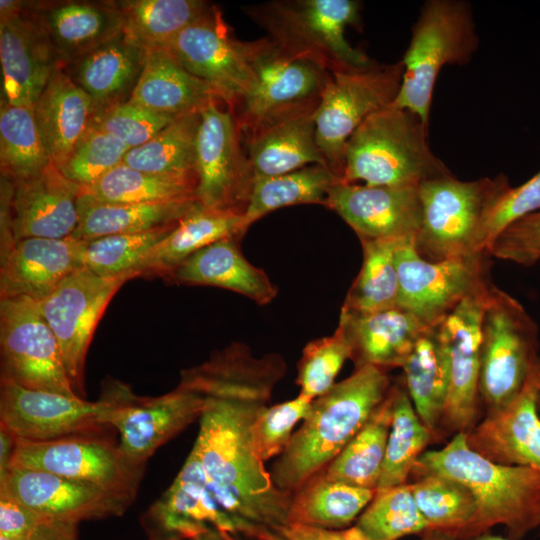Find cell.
I'll use <instances>...</instances> for the list:
<instances>
[{
    "label": "cell",
    "instance_id": "38",
    "mask_svg": "<svg viewBox=\"0 0 540 540\" xmlns=\"http://www.w3.org/2000/svg\"><path fill=\"white\" fill-rule=\"evenodd\" d=\"M122 17L123 35L149 50L165 48L212 5L202 0L114 1Z\"/></svg>",
    "mask_w": 540,
    "mask_h": 540
},
{
    "label": "cell",
    "instance_id": "49",
    "mask_svg": "<svg viewBox=\"0 0 540 540\" xmlns=\"http://www.w3.org/2000/svg\"><path fill=\"white\" fill-rule=\"evenodd\" d=\"M352 350L341 327L330 336L315 339L303 348L296 383L300 395L314 400L328 392Z\"/></svg>",
    "mask_w": 540,
    "mask_h": 540
},
{
    "label": "cell",
    "instance_id": "52",
    "mask_svg": "<svg viewBox=\"0 0 540 540\" xmlns=\"http://www.w3.org/2000/svg\"><path fill=\"white\" fill-rule=\"evenodd\" d=\"M313 400L302 395L267 406L252 427L253 448L263 462L280 456L288 446L294 426L308 414Z\"/></svg>",
    "mask_w": 540,
    "mask_h": 540
},
{
    "label": "cell",
    "instance_id": "51",
    "mask_svg": "<svg viewBox=\"0 0 540 540\" xmlns=\"http://www.w3.org/2000/svg\"><path fill=\"white\" fill-rule=\"evenodd\" d=\"M177 117L127 100L98 110L93 121L133 149L148 142Z\"/></svg>",
    "mask_w": 540,
    "mask_h": 540
},
{
    "label": "cell",
    "instance_id": "39",
    "mask_svg": "<svg viewBox=\"0 0 540 540\" xmlns=\"http://www.w3.org/2000/svg\"><path fill=\"white\" fill-rule=\"evenodd\" d=\"M391 387L367 423L322 471L326 479L376 490L392 421Z\"/></svg>",
    "mask_w": 540,
    "mask_h": 540
},
{
    "label": "cell",
    "instance_id": "22",
    "mask_svg": "<svg viewBox=\"0 0 540 540\" xmlns=\"http://www.w3.org/2000/svg\"><path fill=\"white\" fill-rule=\"evenodd\" d=\"M0 495L26 505L47 519L74 523L121 516L130 506L93 485L14 466L0 476Z\"/></svg>",
    "mask_w": 540,
    "mask_h": 540
},
{
    "label": "cell",
    "instance_id": "2",
    "mask_svg": "<svg viewBox=\"0 0 540 540\" xmlns=\"http://www.w3.org/2000/svg\"><path fill=\"white\" fill-rule=\"evenodd\" d=\"M437 474L466 486L476 502L471 523L457 540H467L501 525L510 540H522L540 527V470L495 463L472 450L466 433H457L439 450L424 452L412 476Z\"/></svg>",
    "mask_w": 540,
    "mask_h": 540
},
{
    "label": "cell",
    "instance_id": "63",
    "mask_svg": "<svg viewBox=\"0 0 540 540\" xmlns=\"http://www.w3.org/2000/svg\"><path fill=\"white\" fill-rule=\"evenodd\" d=\"M0 540H11V539L6 538V537H4V536H0Z\"/></svg>",
    "mask_w": 540,
    "mask_h": 540
},
{
    "label": "cell",
    "instance_id": "57",
    "mask_svg": "<svg viewBox=\"0 0 540 540\" xmlns=\"http://www.w3.org/2000/svg\"><path fill=\"white\" fill-rule=\"evenodd\" d=\"M78 523L46 519L28 540H78Z\"/></svg>",
    "mask_w": 540,
    "mask_h": 540
},
{
    "label": "cell",
    "instance_id": "46",
    "mask_svg": "<svg viewBox=\"0 0 540 540\" xmlns=\"http://www.w3.org/2000/svg\"><path fill=\"white\" fill-rule=\"evenodd\" d=\"M415 479L409 484L429 530L445 532L457 539L476 513V502L470 490L456 480L437 474H424Z\"/></svg>",
    "mask_w": 540,
    "mask_h": 540
},
{
    "label": "cell",
    "instance_id": "17",
    "mask_svg": "<svg viewBox=\"0 0 540 540\" xmlns=\"http://www.w3.org/2000/svg\"><path fill=\"white\" fill-rule=\"evenodd\" d=\"M80 192L53 163L18 182L2 178V254L20 239L72 236L79 222Z\"/></svg>",
    "mask_w": 540,
    "mask_h": 540
},
{
    "label": "cell",
    "instance_id": "30",
    "mask_svg": "<svg viewBox=\"0 0 540 540\" xmlns=\"http://www.w3.org/2000/svg\"><path fill=\"white\" fill-rule=\"evenodd\" d=\"M239 239L224 238L205 246L178 265L167 278L179 284L227 289L259 305L269 304L278 289L263 269L245 258Z\"/></svg>",
    "mask_w": 540,
    "mask_h": 540
},
{
    "label": "cell",
    "instance_id": "61",
    "mask_svg": "<svg viewBox=\"0 0 540 540\" xmlns=\"http://www.w3.org/2000/svg\"><path fill=\"white\" fill-rule=\"evenodd\" d=\"M467 540H510V539L507 537H502L499 535L492 534L491 532H486L484 534H481L479 536H476Z\"/></svg>",
    "mask_w": 540,
    "mask_h": 540
},
{
    "label": "cell",
    "instance_id": "47",
    "mask_svg": "<svg viewBox=\"0 0 540 540\" xmlns=\"http://www.w3.org/2000/svg\"><path fill=\"white\" fill-rule=\"evenodd\" d=\"M177 223L144 232L87 240L84 267L100 277L126 282L133 278L145 257L169 235Z\"/></svg>",
    "mask_w": 540,
    "mask_h": 540
},
{
    "label": "cell",
    "instance_id": "13",
    "mask_svg": "<svg viewBox=\"0 0 540 540\" xmlns=\"http://www.w3.org/2000/svg\"><path fill=\"white\" fill-rule=\"evenodd\" d=\"M0 351L1 380L27 389L78 396L37 301L24 296L0 299Z\"/></svg>",
    "mask_w": 540,
    "mask_h": 540
},
{
    "label": "cell",
    "instance_id": "58",
    "mask_svg": "<svg viewBox=\"0 0 540 540\" xmlns=\"http://www.w3.org/2000/svg\"><path fill=\"white\" fill-rule=\"evenodd\" d=\"M14 446L15 438L0 426V476L10 468Z\"/></svg>",
    "mask_w": 540,
    "mask_h": 540
},
{
    "label": "cell",
    "instance_id": "60",
    "mask_svg": "<svg viewBox=\"0 0 540 540\" xmlns=\"http://www.w3.org/2000/svg\"><path fill=\"white\" fill-rule=\"evenodd\" d=\"M420 537L421 540H457L454 536L437 530H428Z\"/></svg>",
    "mask_w": 540,
    "mask_h": 540
},
{
    "label": "cell",
    "instance_id": "53",
    "mask_svg": "<svg viewBox=\"0 0 540 540\" xmlns=\"http://www.w3.org/2000/svg\"><path fill=\"white\" fill-rule=\"evenodd\" d=\"M540 210V171L518 187H510L494 203L477 232L474 252L486 253L494 239L513 222Z\"/></svg>",
    "mask_w": 540,
    "mask_h": 540
},
{
    "label": "cell",
    "instance_id": "41",
    "mask_svg": "<svg viewBox=\"0 0 540 540\" xmlns=\"http://www.w3.org/2000/svg\"><path fill=\"white\" fill-rule=\"evenodd\" d=\"M392 421L376 494L407 484L433 433L418 416L404 381L392 383Z\"/></svg>",
    "mask_w": 540,
    "mask_h": 540
},
{
    "label": "cell",
    "instance_id": "54",
    "mask_svg": "<svg viewBox=\"0 0 540 540\" xmlns=\"http://www.w3.org/2000/svg\"><path fill=\"white\" fill-rule=\"evenodd\" d=\"M486 253L523 266L537 263L540 260V210L507 226Z\"/></svg>",
    "mask_w": 540,
    "mask_h": 540
},
{
    "label": "cell",
    "instance_id": "48",
    "mask_svg": "<svg viewBox=\"0 0 540 540\" xmlns=\"http://www.w3.org/2000/svg\"><path fill=\"white\" fill-rule=\"evenodd\" d=\"M355 526L371 540H399L429 530L409 483L375 494Z\"/></svg>",
    "mask_w": 540,
    "mask_h": 540
},
{
    "label": "cell",
    "instance_id": "26",
    "mask_svg": "<svg viewBox=\"0 0 540 540\" xmlns=\"http://www.w3.org/2000/svg\"><path fill=\"white\" fill-rule=\"evenodd\" d=\"M87 240L73 236L20 239L1 255L0 299L46 298L66 277L84 267Z\"/></svg>",
    "mask_w": 540,
    "mask_h": 540
},
{
    "label": "cell",
    "instance_id": "15",
    "mask_svg": "<svg viewBox=\"0 0 540 540\" xmlns=\"http://www.w3.org/2000/svg\"><path fill=\"white\" fill-rule=\"evenodd\" d=\"M165 48L183 68L206 82L232 111L254 84V41L237 39L213 5Z\"/></svg>",
    "mask_w": 540,
    "mask_h": 540
},
{
    "label": "cell",
    "instance_id": "16",
    "mask_svg": "<svg viewBox=\"0 0 540 540\" xmlns=\"http://www.w3.org/2000/svg\"><path fill=\"white\" fill-rule=\"evenodd\" d=\"M413 244V240L403 241L395 251L398 307L433 327L490 279V256L479 253L433 262L423 259Z\"/></svg>",
    "mask_w": 540,
    "mask_h": 540
},
{
    "label": "cell",
    "instance_id": "32",
    "mask_svg": "<svg viewBox=\"0 0 540 540\" xmlns=\"http://www.w3.org/2000/svg\"><path fill=\"white\" fill-rule=\"evenodd\" d=\"M129 100L155 112L181 116L199 112L219 98L166 48H154L147 50L143 70Z\"/></svg>",
    "mask_w": 540,
    "mask_h": 540
},
{
    "label": "cell",
    "instance_id": "37",
    "mask_svg": "<svg viewBox=\"0 0 540 540\" xmlns=\"http://www.w3.org/2000/svg\"><path fill=\"white\" fill-rule=\"evenodd\" d=\"M375 494L374 489L328 480L320 472L292 493L291 523L329 530L350 527Z\"/></svg>",
    "mask_w": 540,
    "mask_h": 540
},
{
    "label": "cell",
    "instance_id": "59",
    "mask_svg": "<svg viewBox=\"0 0 540 540\" xmlns=\"http://www.w3.org/2000/svg\"><path fill=\"white\" fill-rule=\"evenodd\" d=\"M189 540H247L242 536L214 528L208 529Z\"/></svg>",
    "mask_w": 540,
    "mask_h": 540
},
{
    "label": "cell",
    "instance_id": "3",
    "mask_svg": "<svg viewBox=\"0 0 540 540\" xmlns=\"http://www.w3.org/2000/svg\"><path fill=\"white\" fill-rule=\"evenodd\" d=\"M391 385L387 369L364 365L314 399L272 467L275 487L292 494L322 472L367 423Z\"/></svg>",
    "mask_w": 540,
    "mask_h": 540
},
{
    "label": "cell",
    "instance_id": "29",
    "mask_svg": "<svg viewBox=\"0 0 540 540\" xmlns=\"http://www.w3.org/2000/svg\"><path fill=\"white\" fill-rule=\"evenodd\" d=\"M95 103L60 65L33 105L34 118L53 165L60 168L91 126Z\"/></svg>",
    "mask_w": 540,
    "mask_h": 540
},
{
    "label": "cell",
    "instance_id": "10",
    "mask_svg": "<svg viewBox=\"0 0 540 540\" xmlns=\"http://www.w3.org/2000/svg\"><path fill=\"white\" fill-rule=\"evenodd\" d=\"M255 81L234 109L242 140L283 120L315 111L329 71L292 56L266 37L254 41Z\"/></svg>",
    "mask_w": 540,
    "mask_h": 540
},
{
    "label": "cell",
    "instance_id": "19",
    "mask_svg": "<svg viewBox=\"0 0 540 540\" xmlns=\"http://www.w3.org/2000/svg\"><path fill=\"white\" fill-rule=\"evenodd\" d=\"M493 283L483 282L440 323L450 359V387L441 422L449 433H468L479 422L482 316Z\"/></svg>",
    "mask_w": 540,
    "mask_h": 540
},
{
    "label": "cell",
    "instance_id": "12",
    "mask_svg": "<svg viewBox=\"0 0 540 540\" xmlns=\"http://www.w3.org/2000/svg\"><path fill=\"white\" fill-rule=\"evenodd\" d=\"M37 469L93 485L132 504L146 464L100 436L50 441L15 439L10 467Z\"/></svg>",
    "mask_w": 540,
    "mask_h": 540
},
{
    "label": "cell",
    "instance_id": "24",
    "mask_svg": "<svg viewBox=\"0 0 540 540\" xmlns=\"http://www.w3.org/2000/svg\"><path fill=\"white\" fill-rule=\"evenodd\" d=\"M540 356L518 396L503 408L485 414L466 433L468 446L495 463L540 470Z\"/></svg>",
    "mask_w": 540,
    "mask_h": 540
},
{
    "label": "cell",
    "instance_id": "36",
    "mask_svg": "<svg viewBox=\"0 0 540 540\" xmlns=\"http://www.w3.org/2000/svg\"><path fill=\"white\" fill-rule=\"evenodd\" d=\"M199 205L196 199L162 203H112L80 193L78 226L82 240L153 230L177 223Z\"/></svg>",
    "mask_w": 540,
    "mask_h": 540
},
{
    "label": "cell",
    "instance_id": "55",
    "mask_svg": "<svg viewBox=\"0 0 540 540\" xmlns=\"http://www.w3.org/2000/svg\"><path fill=\"white\" fill-rule=\"evenodd\" d=\"M46 519L26 505L0 495V536L11 540H28Z\"/></svg>",
    "mask_w": 540,
    "mask_h": 540
},
{
    "label": "cell",
    "instance_id": "56",
    "mask_svg": "<svg viewBox=\"0 0 540 540\" xmlns=\"http://www.w3.org/2000/svg\"><path fill=\"white\" fill-rule=\"evenodd\" d=\"M285 540H371L355 525L339 530L291 523L283 532Z\"/></svg>",
    "mask_w": 540,
    "mask_h": 540
},
{
    "label": "cell",
    "instance_id": "18",
    "mask_svg": "<svg viewBox=\"0 0 540 540\" xmlns=\"http://www.w3.org/2000/svg\"><path fill=\"white\" fill-rule=\"evenodd\" d=\"M124 283L100 277L82 267L38 302L57 339L71 385L79 397L85 395V360L95 328Z\"/></svg>",
    "mask_w": 540,
    "mask_h": 540
},
{
    "label": "cell",
    "instance_id": "7",
    "mask_svg": "<svg viewBox=\"0 0 540 540\" xmlns=\"http://www.w3.org/2000/svg\"><path fill=\"white\" fill-rule=\"evenodd\" d=\"M133 396L119 381L109 382L98 400L87 401L1 380L0 426L15 439L26 441L100 436L102 430L112 427L117 410Z\"/></svg>",
    "mask_w": 540,
    "mask_h": 540
},
{
    "label": "cell",
    "instance_id": "6",
    "mask_svg": "<svg viewBox=\"0 0 540 540\" xmlns=\"http://www.w3.org/2000/svg\"><path fill=\"white\" fill-rule=\"evenodd\" d=\"M479 39L470 6L457 0L427 1L412 28L404 54L400 90L393 106L416 114L429 128L436 79L441 69L469 62Z\"/></svg>",
    "mask_w": 540,
    "mask_h": 540
},
{
    "label": "cell",
    "instance_id": "23",
    "mask_svg": "<svg viewBox=\"0 0 540 540\" xmlns=\"http://www.w3.org/2000/svg\"><path fill=\"white\" fill-rule=\"evenodd\" d=\"M142 525L148 540H189L211 528L238 535L192 450L171 486L146 512Z\"/></svg>",
    "mask_w": 540,
    "mask_h": 540
},
{
    "label": "cell",
    "instance_id": "27",
    "mask_svg": "<svg viewBox=\"0 0 540 540\" xmlns=\"http://www.w3.org/2000/svg\"><path fill=\"white\" fill-rule=\"evenodd\" d=\"M31 11L62 66L123 35L114 1H32Z\"/></svg>",
    "mask_w": 540,
    "mask_h": 540
},
{
    "label": "cell",
    "instance_id": "9",
    "mask_svg": "<svg viewBox=\"0 0 540 540\" xmlns=\"http://www.w3.org/2000/svg\"><path fill=\"white\" fill-rule=\"evenodd\" d=\"M479 392L486 414L521 392L538 359V327L523 305L492 285L482 316Z\"/></svg>",
    "mask_w": 540,
    "mask_h": 540
},
{
    "label": "cell",
    "instance_id": "21",
    "mask_svg": "<svg viewBox=\"0 0 540 540\" xmlns=\"http://www.w3.org/2000/svg\"><path fill=\"white\" fill-rule=\"evenodd\" d=\"M419 186H369L338 181L326 205L361 239L415 240L422 207Z\"/></svg>",
    "mask_w": 540,
    "mask_h": 540
},
{
    "label": "cell",
    "instance_id": "45",
    "mask_svg": "<svg viewBox=\"0 0 540 540\" xmlns=\"http://www.w3.org/2000/svg\"><path fill=\"white\" fill-rule=\"evenodd\" d=\"M196 183L139 171L120 163L82 194L112 203H162L195 198Z\"/></svg>",
    "mask_w": 540,
    "mask_h": 540
},
{
    "label": "cell",
    "instance_id": "5",
    "mask_svg": "<svg viewBox=\"0 0 540 540\" xmlns=\"http://www.w3.org/2000/svg\"><path fill=\"white\" fill-rule=\"evenodd\" d=\"M244 13L283 51L329 72L357 70L374 63L345 37L346 27L360 22L358 1L276 0L244 7Z\"/></svg>",
    "mask_w": 540,
    "mask_h": 540
},
{
    "label": "cell",
    "instance_id": "62",
    "mask_svg": "<svg viewBox=\"0 0 540 540\" xmlns=\"http://www.w3.org/2000/svg\"><path fill=\"white\" fill-rule=\"evenodd\" d=\"M538 410H539V413H540V393H539V396H538Z\"/></svg>",
    "mask_w": 540,
    "mask_h": 540
},
{
    "label": "cell",
    "instance_id": "11",
    "mask_svg": "<svg viewBox=\"0 0 540 540\" xmlns=\"http://www.w3.org/2000/svg\"><path fill=\"white\" fill-rule=\"evenodd\" d=\"M403 63L329 72L314 113L318 147L341 180L349 137L372 113L391 105L400 90Z\"/></svg>",
    "mask_w": 540,
    "mask_h": 540
},
{
    "label": "cell",
    "instance_id": "31",
    "mask_svg": "<svg viewBox=\"0 0 540 540\" xmlns=\"http://www.w3.org/2000/svg\"><path fill=\"white\" fill-rule=\"evenodd\" d=\"M146 54V49L121 35L63 67L100 110L129 100Z\"/></svg>",
    "mask_w": 540,
    "mask_h": 540
},
{
    "label": "cell",
    "instance_id": "50",
    "mask_svg": "<svg viewBox=\"0 0 540 540\" xmlns=\"http://www.w3.org/2000/svg\"><path fill=\"white\" fill-rule=\"evenodd\" d=\"M129 150L126 144L93 121L58 170L66 179L85 188L122 163Z\"/></svg>",
    "mask_w": 540,
    "mask_h": 540
},
{
    "label": "cell",
    "instance_id": "42",
    "mask_svg": "<svg viewBox=\"0 0 540 540\" xmlns=\"http://www.w3.org/2000/svg\"><path fill=\"white\" fill-rule=\"evenodd\" d=\"M338 181L327 166L319 164L255 179L243 214L245 230L266 214L282 207L301 204L325 206L330 189Z\"/></svg>",
    "mask_w": 540,
    "mask_h": 540
},
{
    "label": "cell",
    "instance_id": "1",
    "mask_svg": "<svg viewBox=\"0 0 540 540\" xmlns=\"http://www.w3.org/2000/svg\"><path fill=\"white\" fill-rule=\"evenodd\" d=\"M286 370L281 355L256 357L233 342L180 374L181 386L205 398L192 451L216 501L247 540H285L291 524L292 494L275 487L252 440L253 424Z\"/></svg>",
    "mask_w": 540,
    "mask_h": 540
},
{
    "label": "cell",
    "instance_id": "14",
    "mask_svg": "<svg viewBox=\"0 0 540 540\" xmlns=\"http://www.w3.org/2000/svg\"><path fill=\"white\" fill-rule=\"evenodd\" d=\"M214 100L200 111L195 198L205 208L244 214L254 176L232 110Z\"/></svg>",
    "mask_w": 540,
    "mask_h": 540
},
{
    "label": "cell",
    "instance_id": "33",
    "mask_svg": "<svg viewBox=\"0 0 540 540\" xmlns=\"http://www.w3.org/2000/svg\"><path fill=\"white\" fill-rule=\"evenodd\" d=\"M245 232L242 214L208 209L199 203L149 252L135 270L133 278H167L178 265L198 250L224 238H241Z\"/></svg>",
    "mask_w": 540,
    "mask_h": 540
},
{
    "label": "cell",
    "instance_id": "8",
    "mask_svg": "<svg viewBox=\"0 0 540 540\" xmlns=\"http://www.w3.org/2000/svg\"><path fill=\"white\" fill-rule=\"evenodd\" d=\"M510 187L504 174L472 181L449 174L422 182L421 225L413 244L417 253L433 262L477 254L474 244L481 223Z\"/></svg>",
    "mask_w": 540,
    "mask_h": 540
},
{
    "label": "cell",
    "instance_id": "44",
    "mask_svg": "<svg viewBox=\"0 0 540 540\" xmlns=\"http://www.w3.org/2000/svg\"><path fill=\"white\" fill-rule=\"evenodd\" d=\"M52 164L43 144L33 107L1 101L0 166L2 178L18 182Z\"/></svg>",
    "mask_w": 540,
    "mask_h": 540
},
{
    "label": "cell",
    "instance_id": "40",
    "mask_svg": "<svg viewBox=\"0 0 540 540\" xmlns=\"http://www.w3.org/2000/svg\"><path fill=\"white\" fill-rule=\"evenodd\" d=\"M199 125L200 111L181 115L148 142L130 149L123 163L146 173L196 183V141Z\"/></svg>",
    "mask_w": 540,
    "mask_h": 540
},
{
    "label": "cell",
    "instance_id": "34",
    "mask_svg": "<svg viewBox=\"0 0 540 540\" xmlns=\"http://www.w3.org/2000/svg\"><path fill=\"white\" fill-rule=\"evenodd\" d=\"M314 113L311 111L278 122L246 141L254 180L314 164L327 166L316 140Z\"/></svg>",
    "mask_w": 540,
    "mask_h": 540
},
{
    "label": "cell",
    "instance_id": "43",
    "mask_svg": "<svg viewBox=\"0 0 540 540\" xmlns=\"http://www.w3.org/2000/svg\"><path fill=\"white\" fill-rule=\"evenodd\" d=\"M405 239H361L363 262L348 290L342 312L366 314L398 306L395 251Z\"/></svg>",
    "mask_w": 540,
    "mask_h": 540
},
{
    "label": "cell",
    "instance_id": "25",
    "mask_svg": "<svg viewBox=\"0 0 540 540\" xmlns=\"http://www.w3.org/2000/svg\"><path fill=\"white\" fill-rule=\"evenodd\" d=\"M205 398L178 385L157 397L134 396L116 412L112 427L119 432L121 449L146 464L163 444L201 417Z\"/></svg>",
    "mask_w": 540,
    "mask_h": 540
},
{
    "label": "cell",
    "instance_id": "35",
    "mask_svg": "<svg viewBox=\"0 0 540 540\" xmlns=\"http://www.w3.org/2000/svg\"><path fill=\"white\" fill-rule=\"evenodd\" d=\"M401 368L418 416L436 433L441 427L450 387L449 351L440 324L421 334Z\"/></svg>",
    "mask_w": 540,
    "mask_h": 540
},
{
    "label": "cell",
    "instance_id": "4",
    "mask_svg": "<svg viewBox=\"0 0 540 540\" xmlns=\"http://www.w3.org/2000/svg\"><path fill=\"white\" fill-rule=\"evenodd\" d=\"M428 127L392 104L372 113L346 142L341 182L419 186L452 174L428 145Z\"/></svg>",
    "mask_w": 540,
    "mask_h": 540
},
{
    "label": "cell",
    "instance_id": "28",
    "mask_svg": "<svg viewBox=\"0 0 540 540\" xmlns=\"http://www.w3.org/2000/svg\"><path fill=\"white\" fill-rule=\"evenodd\" d=\"M338 326L349 342L355 368L373 365L384 369L402 367L417 339L429 328L398 306L366 314L341 311Z\"/></svg>",
    "mask_w": 540,
    "mask_h": 540
},
{
    "label": "cell",
    "instance_id": "20",
    "mask_svg": "<svg viewBox=\"0 0 540 540\" xmlns=\"http://www.w3.org/2000/svg\"><path fill=\"white\" fill-rule=\"evenodd\" d=\"M31 5L32 1H0L1 101L29 107L61 65Z\"/></svg>",
    "mask_w": 540,
    "mask_h": 540
}]
</instances>
